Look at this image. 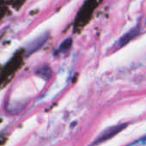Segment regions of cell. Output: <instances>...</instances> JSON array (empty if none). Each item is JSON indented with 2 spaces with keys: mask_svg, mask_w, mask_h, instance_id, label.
Wrapping results in <instances>:
<instances>
[{
  "mask_svg": "<svg viewBox=\"0 0 146 146\" xmlns=\"http://www.w3.org/2000/svg\"><path fill=\"white\" fill-rule=\"evenodd\" d=\"M120 129H122V127L121 126H116V127H112V128H110V129H108V130H107V131H105L101 136H100V137L96 140V141H95L96 143H100V142H102V141H104V140H106V139H108V138H109V137H111L112 136H113L115 133H117Z\"/></svg>",
  "mask_w": 146,
  "mask_h": 146,
  "instance_id": "cell-3",
  "label": "cell"
},
{
  "mask_svg": "<svg viewBox=\"0 0 146 146\" xmlns=\"http://www.w3.org/2000/svg\"><path fill=\"white\" fill-rule=\"evenodd\" d=\"M48 38H49V34L44 33L41 34L40 36L36 37L35 39H34L32 41H30L26 47V57L30 56L34 52H37L40 47H42L46 42V40H48Z\"/></svg>",
  "mask_w": 146,
  "mask_h": 146,
  "instance_id": "cell-1",
  "label": "cell"
},
{
  "mask_svg": "<svg viewBox=\"0 0 146 146\" xmlns=\"http://www.w3.org/2000/svg\"><path fill=\"white\" fill-rule=\"evenodd\" d=\"M35 74L44 80H49L52 77V70L48 64H43L36 70Z\"/></svg>",
  "mask_w": 146,
  "mask_h": 146,
  "instance_id": "cell-2",
  "label": "cell"
},
{
  "mask_svg": "<svg viewBox=\"0 0 146 146\" xmlns=\"http://www.w3.org/2000/svg\"><path fill=\"white\" fill-rule=\"evenodd\" d=\"M71 45H72L71 38H67L66 40H64L60 44V46L58 47V52H67L70 49V47L71 46Z\"/></svg>",
  "mask_w": 146,
  "mask_h": 146,
  "instance_id": "cell-4",
  "label": "cell"
}]
</instances>
